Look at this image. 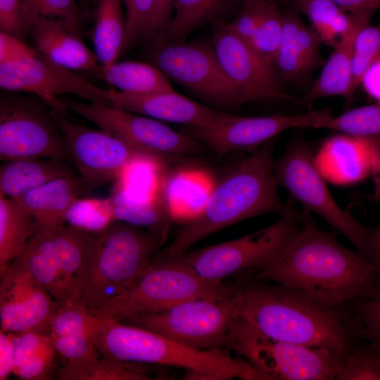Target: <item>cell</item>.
I'll use <instances>...</instances> for the list:
<instances>
[{"label":"cell","mask_w":380,"mask_h":380,"mask_svg":"<svg viewBox=\"0 0 380 380\" xmlns=\"http://www.w3.org/2000/svg\"><path fill=\"white\" fill-rule=\"evenodd\" d=\"M44 229L49 234L58 265L74 292L75 281L87 260L95 232L71 224Z\"/></svg>","instance_id":"obj_33"},{"label":"cell","mask_w":380,"mask_h":380,"mask_svg":"<svg viewBox=\"0 0 380 380\" xmlns=\"http://www.w3.org/2000/svg\"><path fill=\"white\" fill-rule=\"evenodd\" d=\"M297 42L305 72L308 75L322 63L319 46L322 42L314 29L302 22Z\"/></svg>","instance_id":"obj_47"},{"label":"cell","mask_w":380,"mask_h":380,"mask_svg":"<svg viewBox=\"0 0 380 380\" xmlns=\"http://www.w3.org/2000/svg\"><path fill=\"white\" fill-rule=\"evenodd\" d=\"M151 364L101 356L78 364L65 363L57 372L63 380H148L163 379Z\"/></svg>","instance_id":"obj_31"},{"label":"cell","mask_w":380,"mask_h":380,"mask_svg":"<svg viewBox=\"0 0 380 380\" xmlns=\"http://www.w3.org/2000/svg\"><path fill=\"white\" fill-rule=\"evenodd\" d=\"M304 220L298 211L281 215L273 224L243 236L188 251L181 258L212 281L264 267L298 234Z\"/></svg>","instance_id":"obj_8"},{"label":"cell","mask_w":380,"mask_h":380,"mask_svg":"<svg viewBox=\"0 0 380 380\" xmlns=\"http://www.w3.org/2000/svg\"><path fill=\"white\" fill-rule=\"evenodd\" d=\"M319 128L380 141V103L360 106L338 115H329Z\"/></svg>","instance_id":"obj_36"},{"label":"cell","mask_w":380,"mask_h":380,"mask_svg":"<svg viewBox=\"0 0 380 380\" xmlns=\"http://www.w3.org/2000/svg\"><path fill=\"white\" fill-rule=\"evenodd\" d=\"M240 313L272 338L327 349L341 359L364 338L346 305L266 281L239 282Z\"/></svg>","instance_id":"obj_2"},{"label":"cell","mask_w":380,"mask_h":380,"mask_svg":"<svg viewBox=\"0 0 380 380\" xmlns=\"http://www.w3.org/2000/svg\"><path fill=\"white\" fill-rule=\"evenodd\" d=\"M235 286L236 283L215 282L202 277L182 258L156 255L125 290L96 314L122 322L163 311L185 301L220 296Z\"/></svg>","instance_id":"obj_6"},{"label":"cell","mask_w":380,"mask_h":380,"mask_svg":"<svg viewBox=\"0 0 380 380\" xmlns=\"http://www.w3.org/2000/svg\"><path fill=\"white\" fill-rule=\"evenodd\" d=\"M11 334L14 353L13 374L25 380L50 379L58 354L51 335L34 331Z\"/></svg>","instance_id":"obj_26"},{"label":"cell","mask_w":380,"mask_h":380,"mask_svg":"<svg viewBox=\"0 0 380 380\" xmlns=\"http://www.w3.org/2000/svg\"><path fill=\"white\" fill-rule=\"evenodd\" d=\"M108 201L114 221L145 227L165 241L172 217L160 192L152 198L139 199L115 186Z\"/></svg>","instance_id":"obj_27"},{"label":"cell","mask_w":380,"mask_h":380,"mask_svg":"<svg viewBox=\"0 0 380 380\" xmlns=\"http://www.w3.org/2000/svg\"><path fill=\"white\" fill-rule=\"evenodd\" d=\"M127 0H122V1L125 3V4H126Z\"/></svg>","instance_id":"obj_58"},{"label":"cell","mask_w":380,"mask_h":380,"mask_svg":"<svg viewBox=\"0 0 380 380\" xmlns=\"http://www.w3.org/2000/svg\"><path fill=\"white\" fill-rule=\"evenodd\" d=\"M96 347L101 356L183 368L189 379L267 380L245 359L232 357L219 348H194L115 320H110L102 329Z\"/></svg>","instance_id":"obj_4"},{"label":"cell","mask_w":380,"mask_h":380,"mask_svg":"<svg viewBox=\"0 0 380 380\" xmlns=\"http://www.w3.org/2000/svg\"><path fill=\"white\" fill-rule=\"evenodd\" d=\"M97 336H64L53 338L58 354L65 363L78 364L99 357L96 347Z\"/></svg>","instance_id":"obj_46"},{"label":"cell","mask_w":380,"mask_h":380,"mask_svg":"<svg viewBox=\"0 0 380 380\" xmlns=\"http://www.w3.org/2000/svg\"><path fill=\"white\" fill-rule=\"evenodd\" d=\"M265 0H242V3H258Z\"/></svg>","instance_id":"obj_57"},{"label":"cell","mask_w":380,"mask_h":380,"mask_svg":"<svg viewBox=\"0 0 380 380\" xmlns=\"http://www.w3.org/2000/svg\"><path fill=\"white\" fill-rule=\"evenodd\" d=\"M163 242L150 231L122 221L96 232L70 302L96 313L149 265Z\"/></svg>","instance_id":"obj_5"},{"label":"cell","mask_w":380,"mask_h":380,"mask_svg":"<svg viewBox=\"0 0 380 380\" xmlns=\"http://www.w3.org/2000/svg\"><path fill=\"white\" fill-rule=\"evenodd\" d=\"M83 191L82 179L73 174L48 182L14 200L37 227L53 228L64 224L70 208Z\"/></svg>","instance_id":"obj_23"},{"label":"cell","mask_w":380,"mask_h":380,"mask_svg":"<svg viewBox=\"0 0 380 380\" xmlns=\"http://www.w3.org/2000/svg\"><path fill=\"white\" fill-rule=\"evenodd\" d=\"M374 11L369 9L350 11V25L346 32L333 47L321 73L309 91L297 101L305 105L329 96H343L347 102L352 99V68L354 44L360 30L369 24Z\"/></svg>","instance_id":"obj_21"},{"label":"cell","mask_w":380,"mask_h":380,"mask_svg":"<svg viewBox=\"0 0 380 380\" xmlns=\"http://www.w3.org/2000/svg\"><path fill=\"white\" fill-rule=\"evenodd\" d=\"M211 38L222 68L248 101L291 99L281 90L274 70V65L266 61L251 44L239 37L228 21L212 24Z\"/></svg>","instance_id":"obj_17"},{"label":"cell","mask_w":380,"mask_h":380,"mask_svg":"<svg viewBox=\"0 0 380 380\" xmlns=\"http://www.w3.org/2000/svg\"><path fill=\"white\" fill-rule=\"evenodd\" d=\"M336 380H380V350L372 344L354 346L341 360Z\"/></svg>","instance_id":"obj_39"},{"label":"cell","mask_w":380,"mask_h":380,"mask_svg":"<svg viewBox=\"0 0 380 380\" xmlns=\"http://www.w3.org/2000/svg\"><path fill=\"white\" fill-rule=\"evenodd\" d=\"M151 55L152 64L165 76L208 103L235 109L248 102L222 68L212 43L159 41Z\"/></svg>","instance_id":"obj_10"},{"label":"cell","mask_w":380,"mask_h":380,"mask_svg":"<svg viewBox=\"0 0 380 380\" xmlns=\"http://www.w3.org/2000/svg\"><path fill=\"white\" fill-rule=\"evenodd\" d=\"M37 224L14 199L0 196V277L25 248Z\"/></svg>","instance_id":"obj_32"},{"label":"cell","mask_w":380,"mask_h":380,"mask_svg":"<svg viewBox=\"0 0 380 380\" xmlns=\"http://www.w3.org/2000/svg\"><path fill=\"white\" fill-rule=\"evenodd\" d=\"M241 312L239 284L220 296L196 298L163 311L136 316L120 322L139 327L189 347L222 346L233 320Z\"/></svg>","instance_id":"obj_9"},{"label":"cell","mask_w":380,"mask_h":380,"mask_svg":"<svg viewBox=\"0 0 380 380\" xmlns=\"http://www.w3.org/2000/svg\"><path fill=\"white\" fill-rule=\"evenodd\" d=\"M236 4V0H175L170 26L158 42L182 41L205 25L227 21Z\"/></svg>","instance_id":"obj_30"},{"label":"cell","mask_w":380,"mask_h":380,"mask_svg":"<svg viewBox=\"0 0 380 380\" xmlns=\"http://www.w3.org/2000/svg\"><path fill=\"white\" fill-rule=\"evenodd\" d=\"M258 3H242L234 19L228 21L232 30L241 39L252 44L258 24Z\"/></svg>","instance_id":"obj_48"},{"label":"cell","mask_w":380,"mask_h":380,"mask_svg":"<svg viewBox=\"0 0 380 380\" xmlns=\"http://www.w3.org/2000/svg\"><path fill=\"white\" fill-rule=\"evenodd\" d=\"M17 259L60 305L71 301L73 289L58 265L46 229L37 226Z\"/></svg>","instance_id":"obj_24"},{"label":"cell","mask_w":380,"mask_h":380,"mask_svg":"<svg viewBox=\"0 0 380 380\" xmlns=\"http://www.w3.org/2000/svg\"><path fill=\"white\" fill-rule=\"evenodd\" d=\"M356 304L355 317L364 338L380 350V286Z\"/></svg>","instance_id":"obj_45"},{"label":"cell","mask_w":380,"mask_h":380,"mask_svg":"<svg viewBox=\"0 0 380 380\" xmlns=\"http://www.w3.org/2000/svg\"><path fill=\"white\" fill-rule=\"evenodd\" d=\"M23 158L72 161L51 109L26 98L4 95L0 101V159Z\"/></svg>","instance_id":"obj_13"},{"label":"cell","mask_w":380,"mask_h":380,"mask_svg":"<svg viewBox=\"0 0 380 380\" xmlns=\"http://www.w3.org/2000/svg\"><path fill=\"white\" fill-rule=\"evenodd\" d=\"M309 19L322 43L334 47L348 30L349 13L330 0H290Z\"/></svg>","instance_id":"obj_34"},{"label":"cell","mask_w":380,"mask_h":380,"mask_svg":"<svg viewBox=\"0 0 380 380\" xmlns=\"http://www.w3.org/2000/svg\"><path fill=\"white\" fill-rule=\"evenodd\" d=\"M35 48L24 40L5 32H0V64L15 62L34 55Z\"/></svg>","instance_id":"obj_49"},{"label":"cell","mask_w":380,"mask_h":380,"mask_svg":"<svg viewBox=\"0 0 380 380\" xmlns=\"http://www.w3.org/2000/svg\"><path fill=\"white\" fill-rule=\"evenodd\" d=\"M66 222L89 231L99 232L114 222L108 198L77 199L70 208Z\"/></svg>","instance_id":"obj_42"},{"label":"cell","mask_w":380,"mask_h":380,"mask_svg":"<svg viewBox=\"0 0 380 380\" xmlns=\"http://www.w3.org/2000/svg\"><path fill=\"white\" fill-rule=\"evenodd\" d=\"M156 0H127L126 30L122 53L132 48L146 37L155 7Z\"/></svg>","instance_id":"obj_43"},{"label":"cell","mask_w":380,"mask_h":380,"mask_svg":"<svg viewBox=\"0 0 380 380\" xmlns=\"http://www.w3.org/2000/svg\"><path fill=\"white\" fill-rule=\"evenodd\" d=\"M92 312L75 302L60 305L53 315L49 328L52 338L64 336H99L110 321Z\"/></svg>","instance_id":"obj_35"},{"label":"cell","mask_w":380,"mask_h":380,"mask_svg":"<svg viewBox=\"0 0 380 380\" xmlns=\"http://www.w3.org/2000/svg\"><path fill=\"white\" fill-rule=\"evenodd\" d=\"M40 18H58L82 34L84 12L77 0H30Z\"/></svg>","instance_id":"obj_44"},{"label":"cell","mask_w":380,"mask_h":380,"mask_svg":"<svg viewBox=\"0 0 380 380\" xmlns=\"http://www.w3.org/2000/svg\"><path fill=\"white\" fill-rule=\"evenodd\" d=\"M94 21L91 40L101 65L117 62L122 53L126 30V17L121 0H93Z\"/></svg>","instance_id":"obj_29"},{"label":"cell","mask_w":380,"mask_h":380,"mask_svg":"<svg viewBox=\"0 0 380 380\" xmlns=\"http://www.w3.org/2000/svg\"><path fill=\"white\" fill-rule=\"evenodd\" d=\"M377 143L339 132L322 143L314 161L326 181L340 186L355 184L372 175Z\"/></svg>","instance_id":"obj_20"},{"label":"cell","mask_w":380,"mask_h":380,"mask_svg":"<svg viewBox=\"0 0 380 380\" xmlns=\"http://www.w3.org/2000/svg\"><path fill=\"white\" fill-rule=\"evenodd\" d=\"M301 23L302 20L294 12L283 15L282 33L274 65L281 77L286 81L296 82L307 75L297 42Z\"/></svg>","instance_id":"obj_37"},{"label":"cell","mask_w":380,"mask_h":380,"mask_svg":"<svg viewBox=\"0 0 380 380\" xmlns=\"http://www.w3.org/2000/svg\"><path fill=\"white\" fill-rule=\"evenodd\" d=\"M330 114L327 108L297 115L258 117L237 116L225 112L208 126H184L181 132L220 156L243 151L251 153L287 129L319 128Z\"/></svg>","instance_id":"obj_16"},{"label":"cell","mask_w":380,"mask_h":380,"mask_svg":"<svg viewBox=\"0 0 380 380\" xmlns=\"http://www.w3.org/2000/svg\"><path fill=\"white\" fill-rule=\"evenodd\" d=\"M0 278V331L49 334L59 303L18 259Z\"/></svg>","instance_id":"obj_18"},{"label":"cell","mask_w":380,"mask_h":380,"mask_svg":"<svg viewBox=\"0 0 380 380\" xmlns=\"http://www.w3.org/2000/svg\"><path fill=\"white\" fill-rule=\"evenodd\" d=\"M357 251L373 267L380 279V224L366 229L364 243Z\"/></svg>","instance_id":"obj_51"},{"label":"cell","mask_w":380,"mask_h":380,"mask_svg":"<svg viewBox=\"0 0 380 380\" xmlns=\"http://www.w3.org/2000/svg\"><path fill=\"white\" fill-rule=\"evenodd\" d=\"M283 27V15L272 0L260 2L258 24L251 45L269 63L274 64Z\"/></svg>","instance_id":"obj_38"},{"label":"cell","mask_w":380,"mask_h":380,"mask_svg":"<svg viewBox=\"0 0 380 380\" xmlns=\"http://www.w3.org/2000/svg\"><path fill=\"white\" fill-rule=\"evenodd\" d=\"M75 174L67 162L23 158L3 161L0 166V196L16 198L53 179Z\"/></svg>","instance_id":"obj_25"},{"label":"cell","mask_w":380,"mask_h":380,"mask_svg":"<svg viewBox=\"0 0 380 380\" xmlns=\"http://www.w3.org/2000/svg\"><path fill=\"white\" fill-rule=\"evenodd\" d=\"M290 1V0H288ZM347 12L369 9L380 10V0H330Z\"/></svg>","instance_id":"obj_54"},{"label":"cell","mask_w":380,"mask_h":380,"mask_svg":"<svg viewBox=\"0 0 380 380\" xmlns=\"http://www.w3.org/2000/svg\"><path fill=\"white\" fill-rule=\"evenodd\" d=\"M122 92L148 94L174 90L169 79L153 64L138 61L116 62L99 68L91 72Z\"/></svg>","instance_id":"obj_28"},{"label":"cell","mask_w":380,"mask_h":380,"mask_svg":"<svg viewBox=\"0 0 380 380\" xmlns=\"http://www.w3.org/2000/svg\"><path fill=\"white\" fill-rule=\"evenodd\" d=\"M30 34L36 49L61 65L91 73L100 65L95 52L86 46L81 34L61 19L39 18Z\"/></svg>","instance_id":"obj_22"},{"label":"cell","mask_w":380,"mask_h":380,"mask_svg":"<svg viewBox=\"0 0 380 380\" xmlns=\"http://www.w3.org/2000/svg\"><path fill=\"white\" fill-rule=\"evenodd\" d=\"M111 106L162 122L202 127L210 125L225 112L194 101L175 90L133 94L110 87Z\"/></svg>","instance_id":"obj_19"},{"label":"cell","mask_w":380,"mask_h":380,"mask_svg":"<svg viewBox=\"0 0 380 380\" xmlns=\"http://www.w3.org/2000/svg\"><path fill=\"white\" fill-rule=\"evenodd\" d=\"M273 148L271 139L232 167L212 187L201 210L157 256L181 258L199 241L239 222L297 212L279 195Z\"/></svg>","instance_id":"obj_3"},{"label":"cell","mask_w":380,"mask_h":380,"mask_svg":"<svg viewBox=\"0 0 380 380\" xmlns=\"http://www.w3.org/2000/svg\"><path fill=\"white\" fill-rule=\"evenodd\" d=\"M175 0H156L146 37H163L171 23Z\"/></svg>","instance_id":"obj_50"},{"label":"cell","mask_w":380,"mask_h":380,"mask_svg":"<svg viewBox=\"0 0 380 380\" xmlns=\"http://www.w3.org/2000/svg\"><path fill=\"white\" fill-rule=\"evenodd\" d=\"M310 213L305 210L299 232L272 261L237 281H270L341 305L370 295L380 281L373 267L318 228Z\"/></svg>","instance_id":"obj_1"},{"label":"cell","mask_w":380,"mask_h":380,"mask_svg":"<svg viewBox=\"0 0 380 380\" xmlns=\"http://www.w3.org/2000/svg\"><path fill=\"white\" fill-rule=\"evenodd\" d=\"M67 104L69 110L122 139L165 167L172 157L197 155L205 150V146L189 135L148 116L89 102L70 101Z\"/></svg>","instance_id":"obj_12"},{"label":"cell","mask_w":380,"mask_h":380,"mask_svg":"<svg viewBox=\"0 0 380 380\" xmlns=\"http://www.w3.org/2000/svg\"><path fill=\"white\" fill-rule=\"evenodd\" d=\"M314 155L303 137L294 139L274 160L277 182L286 189L305 210L321 216L359 250L364 243L366 229L336 203L315 165Z\"/></svg>","instance_id":"obj_11"},{"label":"cell","mask_w":380,"mask_h":380,"mask_svg":"<svg viewBox=\"0 0 380 380\" xmlns=\"http://www.w3.org/2000/svg\"><path fill=\"white\" fill-rule=\"evenodd\" d=\"M14 353L11 334L0 331V380L13 374Z\"/></svg>","instance_id":"obj_52"},{"label":"cell","mask_w":380,"mask_h":380,"mask_svg":"<svg viewBox=\"0 0 380 380\" xmlns=\"http://www.w3.org/2000/svg\"><path fill=\"white\" fill-rule=\"evenodd\" d=\"M30 0H0V30L23 40L39 18Z\"/></svg>","instance_id":"obj_41"},{"label":"cell","mask_w":380,"mask_h":380,"mask_svg":"<svg viewBox=\"0 0 380 380\" xmlns=\"http://www.w3.org/2000/svg\"><path fill=\"white\" fill-rule=\"evenodd\" d=\"M0 87L10 91L36 95L51 111L67 115L61 94H73L89 103L111 106L108 89L88 82L72 70L51 61L37 49L27 58L0 64Z\"/></svg>","instance_id":"obj_14"},{"label":"cell","mask_w":380,"mask_h":380,"mask_svg":"<svg viewBox=\"0 0 380 380\" xmlns=\"http://www.w3.org/2000/svg\"><path fill=\"white\" fill-rule=\"evenodd\" d=\"M380 60V24L367 25L356 36L353 58L351 97L367 71Z\"/></svg>","instance_id":"obj_40"},{"label":"cell","mask_w":380,"mask_h":380,"mask_svg":"<svg viewBox=\"0 0 380 380\" xmlns=\"http://www.w3.org/2000/svg\"><path fill=\"white\" fill-rule=\"evenodd\" d=\"M374 177V188L366 197L370 201L380 203V141L377 143L376 155L372 175Z\"/></svg>","instance_id":"obj_55"},{"label":"cell","mask_w":380,"mask_h":380,"mask_svg":"<svg viewBox=\"0 0 380 380\" xmlns=\"http://www.w3.org/2000/svg\"><path fill=\"white\" fill-rule=\"evenodd\" d=\"M222 346L240 355L267 380H334L341 360L325 348L269 337L241 313L232 322Z\"/></svg>","instance_id":"obj_7"},{"label":"cell","mask_w":380,"mask_h":380,"mask_svg":"<svg viewBox=\"0 0 380 380\" xmlns=\"http://www.w3.org/2000/svg\"><path fill=\"white\" fill-rule=\"evenodd\" d=\"M65 139L72 160L87 193L118 179L132 163L156 159L103 129H93L51 111Z\"/></svg>","instance_id":"obj_15"},{"label":"cell","mask_w":380,"mask_h":380,"mask_svg":"<svg viewBox=\"0 0 380 380\" xmlns=\"http://www.w3.org/2000/svg\"><path fill=\"white\" fill-rule=\"evenodd\" d=\"M361 84L369 96L380 103V60L367 71Z\"/></svg>","instance_id":"obj_53"},{"label":"cell","mask_w":380,"mask_h":380,"mask_svg":"<svg viewBox=\"0 0 380 380\" xmlns=\"http://www.w3.org/2000/svg\"><path fill=\"white\" fill-rule=\"evenodd\" d=\"M80 4L84 12L90 8V6H93V0H77Z\"/></svg>","instance_id":"obj_56"}]
</instances>
